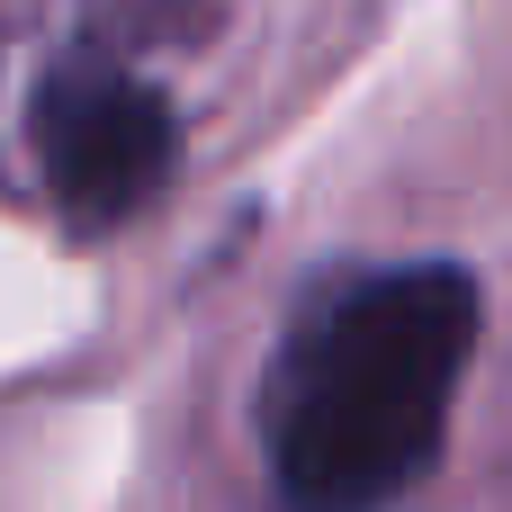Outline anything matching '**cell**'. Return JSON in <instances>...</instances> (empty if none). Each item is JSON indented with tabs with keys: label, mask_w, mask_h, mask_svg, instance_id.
<instances>
[{
	"label": "cell",
	"mask_w": 512,
	"mask_h": 512,
	"mask_svg": "<svg viewBox=\"0 0 512 512\" xmlns=\"http://www.w3.org/2000/svg\"><path fill=\"white\" fill-rule=\"evenodd\" d=\"M36 162H45V189L54 207L81 225V234H108L126 225L180 162V126H171V99L117 63H63L45 90H36Z\"/></svg>",
	"instance_id": "7a4b0ae2"
},
{
	"label": "cell",
	"mask_w": 512,
	"mask_h": 512,
	"mask_svg": "<svg viewBox=\"0 0 512 512\" xmlns=\"http://www.w3.org/2000/svg\"><path fill=\"white\" fill-rule=\"evenodd\" d=\"M477 351V279L405 261L315 297L270 369L261 441L288 512H387L450 432Z\"/></svg>",
	"instance_id": "6da1fadb"
}]
</instances>
